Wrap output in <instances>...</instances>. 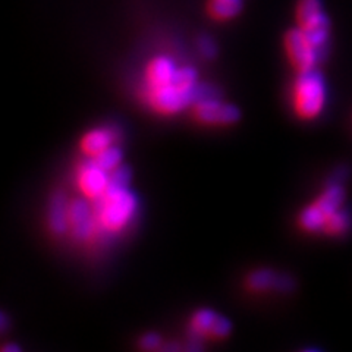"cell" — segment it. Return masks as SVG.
Returning <instances> with one entry per match:
<instances>
[{
	"label": "cell",
	"mask_w": 352,
	"mask_h": 352,
	"mask_svg": "<svg viewBox=\"0 0 352 352\" xmlns=\"http://www.w3.org/2000/svg\"><path fill=\"white\" fill-rule=\"evenodd\" d=\"M217 94L213 87L198 82L197 71L191 66H179L175 78L159 88L141 90V98L154 113L172 116L192 106L203 97Z\"/></svg>",
	"instance_id": "1"
},
{
	"label": "cell",
	"mask_w": 352,
	"mask_h": 352,
	"mask_svg": "<svg viewBox=\"0 0 352 352\" xmlns=\"http://www.w3.org/2000/svg\"><path fill=\"white\" fill-rule=\"evenodd\" d=\"M98 239L125 232L135 219L138 200L129 190V184L110 181L107 191L91 201Z\"/></svg>",
	"instance_id": "2"
},
{
	"label": "cell",
	"mask_w": 352,
	"mask_h": 352,
	"mask_svg": "<svg viewBox=\"0 0 352 352\" xmlns=\"http://www.w3.org/2000/svg\"><path fill=\"white\" fill-rule=\"evenodd\" d=\"M327 100L324 76L316 68L301 72L292 85V107L302 120L316 119L323 112Z\"/></svg>",
	"instance_id": "3"
},
{
	"label": "cell",
	"mask_w": 352,
	"mask_h": 352,
	"mask_svg": "<svg viewBox=\"0 0 352 352\" xmlns=\"http://www.w3.org/2000/svg\"><path fill=\"white\" fill-rule=\"evenodd\" d=\"M345 201V190L339 182H332L327 188L317 197V200L307 206L298 216V225L305 232H322L326 220L339 208H342Z\"/></svg>",
	"instance_id": "4"
},
{
	"label": "cell",
	"mask_w": 352,
	"mask_h": 352,
	"mask_svg": "<svg viewBox=\"0 0 352 352\" xmlns=\"http://www.w3.org/2000/svg\"><path fill=\"white\" fill-rule=\"evenodd\" d=\"M296 21L305 37L322 52L329 40L330 21L324 14L322 0H300L296 6Z\"/></svg>",
	"instance_id": "5"
},
{
	"label": "cell",
	"mask_w": 352,
	"mask_h": 352,
	"mask_svg": "<svg viewBox=\"0 0 352 352\" xmlns=\"http://www.w3.org/2000/svg\"><path fill=\"white\" fill-rule=\"evenodd\" d=\"M191 115L197 122L208 126L232 125L241 118L239 109L220 100L219 94L207 96L197 100L191 107Z\"/></svg>",
	"instance_id": "6"
},
{
	"label": "cell",
	"mask_w": 352,
	"mask_h": 352,
	"mask_svg": "<svg viewBox=\"0 0 352 352\" xmlns=\"http://www.w3.org/2000/svg\"><path fill=\"white\" fill-rule=\"evenodd\" d=\"M68 223L71 236L81 244H93L98 239L91 201L75 198L68 203Z\"/></svg>",
	"instance_id": "7"
},
{
	"label": "cell",
	"mask_w": 352,
	"mask_h": 352,
	"mask_svg": "<svg viewBox=\"0 0 352 352\" xmlns=\"http://www.w3.org/2000/svg\"><path fill=\"white\" fill-rule=\"evenodd\" d=\"M283 44L286 56L296 72L301 74L316 68L318 59H320V52L305 37L300 27L286 32Z\"/></svg>",
	"instance_id": "8"
},
{
	"label": "cell",
	"mask_w": 352,
	"mask_h": 352,
	"mask_svg": "<svg viewBox=\"0 0 352 352\" xmlns=\"http://www.w3.org/2000/svg\"><path fill=\"white\" fill-rule=\"evenodd\" d=\"M75 182L82 197L94 201L107 191L110 185V173L87 157L76 168Z\"/></svg>",
	"instance_id": "9"
},
{
	"label": "cell",
	"mask_w": 352,
	"mask_h": 352,
	"mask_svg": "<svg viewBox=\"0 0 352 352\" xmlns=\"http://www.w3.org/2000/svg\"><path fill=\"white\" fill-rule=\"evenodd\" d=\"M178 68L179 66L175 63V60L169 56H164V54L153 58L146 65L141 90H153V88H159L170 82L178 72Z\"/></svg>",
	"instance_id": "10"
},
{
	"label": "cell",
	"mask_w": 352,
	"mask_h": 352,
	"mask_svg": "<svg viewBox=\"0 0 352 352\" xmlns=\"http://www.w3.org/2000/svg\"><path fill=\"white\" fill-rule=\"evenodd\" d=\"M118 131L113 128H96L85 132L80 141V148L85 157H94L106 148L115 146Z\"/></svg>",
	"instance_id": "11"
},
{
	"label": "cell",
	"mask_w": 352,
	"mask_h": 352,
	"mask_svg": "<svg viewBox=\"0 0 352 352\" xmlns=\"http://www.w3.org/2000/svg\"><path fill=\"white\" fill-rule=\"evenodd\" d=\"M219 316L220 314L210 310V308H200L192 314L190 320V335L192 338V342L203 339L214 340V329Z\"/></svg>",
	"instance_id": "12"
},
{
	"label": "cell",
	"mask_w": 352,
	"mask_h": 352,
	"mask_svg": "<svg viewBox=\"0 0 352 352\" xmlns=\"http://www.w3.org/2000/svg\"><path fill=\"white\" fill-rule=\"evenodd\" d=\"M68 203L69 200L63 192H56L49 206V229L54 235H65L69 232L68 223Z\"/></svg>",
	"instance_id": "13"
},
{
	"label": "cell",
	"mask_w": 352,
	"mask_h": 352,
	"mask_svg": "<svg viewBox=\"0 0 352 352\" xmlns=\"http://www.w3.org/2000/svg\"><path fill=\"white\" fill-rule=\"evenodd\" d=\"M278 280H279V276L273 270L260 269L256 272H251L248 274L245 286L250 292L261 294V292H267L270 289H276Z\"/></svg>",
	"instance_id": "14"
},
{
	"label": "cell",
	"mask_w": 352,
	"mask_h": 352,
	"mask_svg": "<svg viewBox=\"0 0 352 352\" xmlns=\"http://www.w3.org/2000/svg\"><path fill=\"white\" fill-rule=\"evenodd\" d=\"M242 9V0H208L207 12L216 21L235 18Z\"/></svg>",
	"instance_id": "15"
},
{
	"label": "cell",
	"mask_w": 352,
	"mask_h": 352,
	"mask_svg": "<svg viewBox=\"0 0 352 352\" xmlns=\"http://www.w3.org/2000/svg\"><path fill=\"white\" fill-rule=\"evenodd\" d=\"M351 228V214L345 210V208H339L333 214H330L326 220L322 232L330 236H339L348 232Z\"/></svg>",
	"instance_id": "16"
},
{
	"label": "cell",
	"mask_w": 352,
	"mask_h": 352,
	"mask_svg": "<svg viewBox=\"0 0 352 352\" xmlns=\"http://www.w3.org/2000/svg\"><path fill=\"white\" fill-rule=\"evenodd\" d=\"M91 160L97 164V166H100L102 169L110 173L122 164V151H120L119 147L112 146L106 148L104 151H102L100 154H97V156L91 157Z\"/></svg>",
	"instance_id": "17"
},
{
	"label": "cell",
	"mask_w": 352,
	"mask_h": 352,
	"mask_svg": "<svg viewBox=\"0 0 352 352\" xmlns=\"http://www.w3.org/2000/svg\"><path fill=\"white\" fill-rule=\"evenodd\" d=\"M162 338L154 333V332H148L146 335H142L140 338V342H138V346L142 349V351H156V349H160L162 348Z\"/></svg>",
	"instance_id": "18"
},
{
	"label": "cell",
	"mask_w": 352,
	"mask_h": 352,
	"mask_svg": "<svg viewBox=\"0 0 352 352\" xmlns=\"http://www.w3.org/2000/svg\"><path fill=\"white\" fill-rule=\"evenodd\" d=\"M198 46H200V52L204 58H213L216 54V46L214 43L212 41V38L208 37H203L200 38V41H198Z\"/></svg>",
	"instance_id": "19"
},
{
	"label": "cell",
	"mask_w": 352,
	"mask_h": 352,
	"mask_svg": "<svg viewBox=\"0 0 352 352\" xmlns=\"http://www.w3.org/2000/svg\"><path fill=\"white\" fill-rule=\"evenodd\" d=\"M2 351H3V352H6V351H12V352H19V351H21V348H19L18 345H15V344H9V345H5V346L2 348Z\"/></svg>",
	"instance_id": "20"
},
{
	"label": "cell",
	"mask_w": 352,
	"mask_h": 352,
	"mask_svg": "<svg viewBox=\"0 0 352 352\" xmlns=\"http://www.w3.org/2000/svg\"><path fill=\"white\" fill-rule=\"evenodd\" d=\"M6 323H8V322H6V316L2 314V329H3V330L6 329Z\"/></svg>",
	"instance_id": "21"
}]
</instances>
